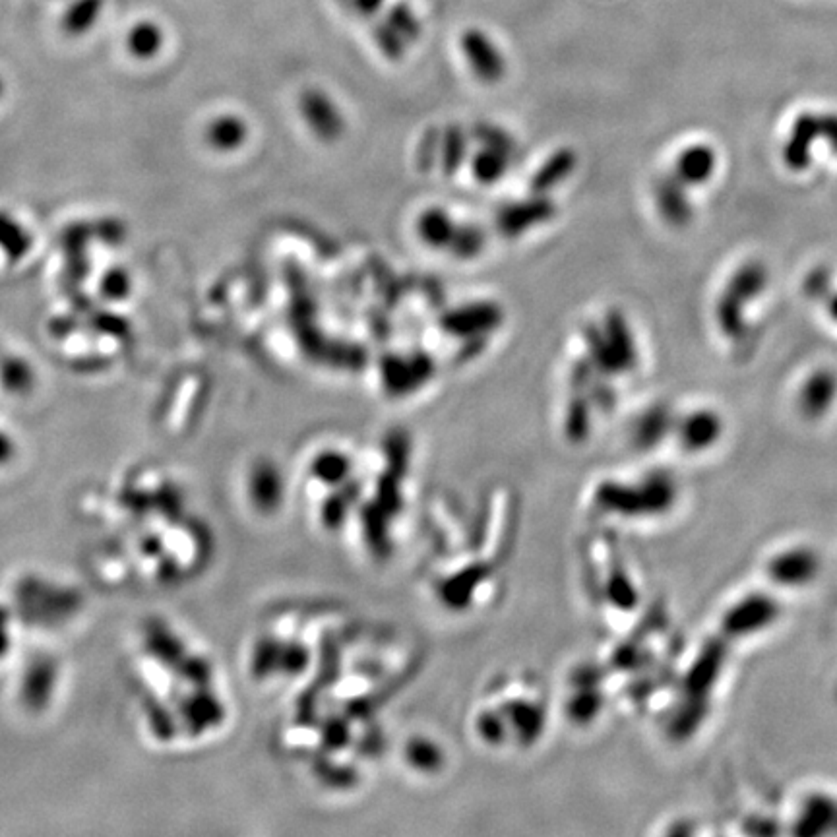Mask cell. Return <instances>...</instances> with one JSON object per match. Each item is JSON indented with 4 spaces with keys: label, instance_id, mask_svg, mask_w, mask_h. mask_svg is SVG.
<instances>
[{
    "label": "cell",
    "instance_id": "1",
    "mask_svg": "<svg viewBox=\"0 0 837 837\" xmlns=\"http://www.w3.org/2000/svg\"><path fill=\"white\" fill-rule=\"evenodd\" d=\"M770 289L772 270L756 256L737 262L719 283L710 310L712 330L731 357H748L756 349Z\"/></svg>",
    "mask_w": 837,
    "mask_h": 837
},
{
    "label": "cell",
    "instance_id": "2",
    "mask_svg": "<svg viewBox=\"0 0 837 837\" xmlns=\"http://www.w3.org/2000/svg\"><path fill=\"white\" fill-rule=\"evenodd\" d=\"M719 173L721 154L712 140L690 138L675 146L651 185L657 219L673 231L688 229L698 216L702 192L715 185Z\"/></svg>",
    "mask_w": 837,
    "mask_h": 837
},
{
    "label": "cell",
    "instance_id": "3",
    "mask_svg": "<svg viewBox=\"0 0 837 837\" xmlns=\"http://www.w3.org/2000/svg\"><path fill=\"white\" fill-rule=\"evenodd\" d=\"M777 161L795 179L837 175V109L793 111L779 132Z\"/></svg>",
    "mask_w": 837,
    "mask_h": 837
},
{
    "label": "cell",
    "instance_id": "4",
    "mask_svg": "<svg viewBox=\"0 0 837 837\" xmlns=\"http://www.w3.org/2000/svg\"><path fill=\"white\" fill-rule=\"evenodd\" d=\"M584 341L586 361L595 376L591 386L599 382L611 384V378L628 376L638 371L642 359L640 343L632 324L620 310L611 309L601 322L588 324Z\"/></svg>",
    "mask_w": 837,
    "mask_h": 837
},
{
    "label": "cell",
    "instance_id": "5",
    "mask_svg": "<svg viewBox=\"0 0 837 837\" xmlns=\"http://www.w3.org/2000/svg\"><path fill=\"white\" fill-rule=\"evenodd\" d=\"M434 374V361L427 353L386 355L380 363V378L386 394L402 398L421 390Z\"/></svg>",
    "mask_w": 837,
    "mask_h": 837
},
{
    "label": "cell",
    "instance_id": "6",
    "mask_svg": "<svg viewBox=\"0 0 837 837\" xmlns=\"http://www.w3.org/2000/svg\"><path fill=\"white\" fill-rule=\"evenodd\" d=\"M460 51L481 84L495 86L506 74V59L487 31L467 28L460 35Z\"/></svg>",
    "mask_w": 837,
    "mask_h": 837
},
{
    "label": "cell",
    "instance_id": "7",
    "mask_svg": "<svg viewBox=\"0 0 837 837\" xmlns=\"http://www.w3.org/2000/svg\"><path fill=\"white\" fill-rule=\"evenodd\" d=\"M301 117L320 142H336L345 132V117L338 103L322 90L310 88L299 99Z\"/></svg>",
    "mask_w": 837,
    "mask_h": 837
},
{
    "label": "cell",
    "instance_id": "8",
    "mask_svg": "<svg viewBox=\"0 0 837 837\" xmlns=\"http://www.w3.org/2000/svg\"><path fill=\"white\" fill-rule=\"evenodd\" d=\"M555 214V204L547 196L535 194L531 200L514 202L500 208L496 214V227L506 239H518L533 227L549 223Z\"/></svg>",
    "mask_w": 837,
    "mask_h": 837
},
{
    "label": "cell",
    "instance_id": "9",
    "mask_svg": "<svg viewBox=\"0 0 837 837\" xmlns=\"http://www.w3.org/2000/svg\"><path fill=\"white\" fill-rule=\"evenodd\" d=\"M801 295L822 316V322L837 332V268L816 264L801 279Z\"/></svg>",
    "mask_w": 837,
    "mask_h": 837
},
{
    "label": "cell",
    "instance_id": "10",
    "mask_svg": "<svg viewBox=\"0 0 837 837\" xmlns=\"http://www.w3.org/2000/svg\"><path fill=\"white\" fill-rule=\"evenodd\" d=\"M502 318L504 314L498 305L483 301L446 312L440 326L446 334L456 338H479L496 330Z\"/></svg>",
    "mask_w": 837,
    "mask_h": 837
},
{
    "label": "cell",
    "instance_id": "11",
    "mask_svg": "<svg viewBox=\"0 0 837 837\" xmlns=\"http://www.w3.org/2000/svg\"><path fill=\"white\" fill-rule=\"evenodd\" d=\"M419 22L407 6H396L376 31V41L382 53L390 59L402 57L403 49L409 41L417 39Z\"/></svg>",
    "mask_w": 837,
    "mask_h": 837
},
{
    "label": "cell",
    "instance_id": "12",
    "mask_svg": "<svg viewBox=\"0 0 837 837\" xmlns=\"http://www.w3.org/2000/svg\"><path fill=\"white\" fill-rule=\"evenodd\" d=\"M837 398V372L816 367L803 376L799 386V402L805 411L824 413Z\"/></svg>",
    "mask_w": 837,
    "mask_h": 837
},
{
    "label": "cell",
    "instance_id": "13",
    "mask_svg": "<svg viewBox=\"0 0 837 837\" xmlns=\"http://www.w3.org/2000/svg\"><path fill=\"white\" fill-rule=\"evenodd\" d=\"M578 167V154L570 148H560L547 157L531 179V192L547 196L551 190L566 183Z\"/></svg>",
    "mask_w": 837,
    "mask_h": 837
},
{
    "label": "cell",
    "instance_id": "14",
    "mask_svg": "<svg viewBox=\"0 0 837 837\" xmlns=\"http://www.w3.org/2000/svg\"><path fill=\"white\" fill-rule=\"evenodd\" d=\"M415 229L423 245L433 250H448L456 235L458 223L444 208L433 206V208L423 210L421 216L417 217Z\"/></svg>",
    "mask_w": 837,
    "mask_h": 837
},
{
    "label": "cell",
    "instance_id": "15",
    "mask_svg": "<svg viewBox=\"0 0 837 837\" xmlns=\"http://www.w3.org/2000/svg\"><path fill=\"white\" fill-rule=\"evenodd\" d=\"M248 128L237 115H221L210 123L208 142L219 152H235L247 142Z\"/></svg>",
    "mask_w": 837,
    "mask_h": 837
},
{
    "label": "cell",
    "instance_id": "16",
    "mask_svg": "<svg viewBox=\"0 0 837 837\" xmlns=\"http://www.w3.org/2000/svg\"><path fill=\"white\" fill-rule=\"evenodd\" d=\"M512 159H514V155L508 154L504 150H498L493 146H485L483 150H479L475 154L473 161H471L473 177L483 185L498 183L508 173V167H510Z\"/></svg>",
    "mask_w": 837,
    "mask_h": 837
},
{
    "label": "cell",
    "instance_id": "17",
    "mask_svg": "<svg viewBox=\"0 0 837 837\" xmlns=\"http://www.w3.org/2000/svg\"><path fill=\"white\" fill-rule=\"evenodd\" d=\"M126 43L132 55H136L138 59H150L159 53L163 45V33L154 22L142 20L130 28Z\"/></svg>",
    "mask_w": 837,
    "mask_h": 837
},
{
    "label": "cell",
    "instance_id": "18",
    "mask_svg": "<svg viewBox=\"0 0 837 837\" xmlns=\"http://www.w3.org/2000/svg\"><path fill=\"white\" fill-rule=\"evenodd\" d=\"M485 245H487L485 231L477 225L467 223V225H458L448 252H452L458 260H473L483 252Z\"/></svg>",
    "mask_w": 837,
    "mask_h": 837
},
{
    "label": "cell",
    "instance_id": "19",
    "mask_svg": "<svg viewBox=\"0 0 837 837\" xmlns=\"http://www.w3.org/2000/svg\"><path fill=\"white\" fill-rule=\"evenodd\" d=\"M467 140L460 126H450L442 142V167L446 175H456L464 165Z\"/></svg>",
    "mask_w": 837,
    "mask_h": 837
},
{
    "label": "cell",
    "instance_id": "20",
    "mask_svg": "<svg viewBox=\"0 0 837 837\" xmlns=\"http://www.w3.org/2000/svg\"><path fill=\"white\" fill-rule=\"evenodd\" d=\"M477 136H479V140L485 146H493V148L504 150L508 154H516V142H514V138L506 130H502L498 126H479L477 128Z\"/></svg>",
    "mask_w": 837,
    "mask_h": 837
},
{
    "label": "cell",
    "instance_id": "21",
    "mask_svg": "<svg viewBox=\"0 0 837 837\" xmlns=\"http://www.w3.org/2000/svg\"><path fill=\"white\" fill-rule=\"evenodd\" d=\"M355 2V8L363 14V16H372V14H376L380 8H382V4H384V0H353Z\"/></svg>",
    "mask_w": 837,
    "mask_h": 837
}]
</instances>
